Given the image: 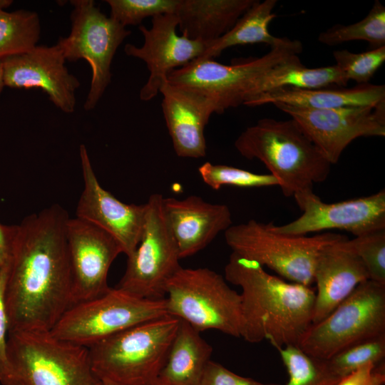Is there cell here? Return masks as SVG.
Listing matches in <instances>:
<instances>
[{
	"label": "cell",
	"mask_w": 385,
	"mask_h": 385,
	"mask_svg": "<svg viewBox=\"0 0 385 385\" xmlns=\"http://www.w3.org/2000/svg\"><path fill=\"white\" fill-rule=\"evenodd\" d=\"M68 212L55 204L11 225L4 301L9 333L50 332L71 306Z\"/></svg>",
	"instance_id": "6da1fadb"
},
{
	"label": "cell",
	"mask_w": 385,
	"mask_h": 385,
	"mask_svg": "<svg viewBox=\"0 0 385 385\" xmlns=\"http://www.w3.org/2000/svg\"><path fill=\"white\" fill-rule=\"evenodd\" d=\"M225 279L242 289L241 337L250 343L267 340L276 349L299 345L312 324L311 286L286 282L235 252L225 267Z\"/></svg>",
	"instance_id": "7a4b0ae2"
},
{
	"label": "cell",
	"mask_w": 385,
	"mask_h": 385,
	"mask_svg": "<svg viewBox=\"0 0 385 385\" xmlns=\"http://www.w3.org/2000/svg\"><path fill=\"white\" fill-rule=\"evenodd\" d=\"M244 158L261 161L286 197L325 181L332 165L292 118H265L247 128L235 141Z\"/></svg>",
	"instance_id": "3957f363"
},
{
	"label": "cell",
	"mask_w": 385,
	"mask_h": 385,
	"mask_svg": "<svg viewBox=\"0 0 385 385\" xmlns=\"http://www.w3.org/2000/svg\"><path fill=\"white\" fill-rule=\"evenodd\" d=\"M179 324V319L168 314L88 347L94 373L116 385H150L166 362Z\"/></svg>",
	"instance_id": "277c9868"
},
{
	"label": "cell",
	"mask_w": 385,
	"mask_h": 385,
	"mask_svg": "<svg viewBox=\"0 0 385 385\" xmlns=\"http://www.w3.org/2000/svg\"><path fill=\"white\" fill-rule=\"evenodd\" d=\"M165 300L168 315L200 332L215 329L242 337L241 295L209 268L181 267L168 282Z\"/></svg>",
	"instance_id": "5b68a950"
},
{
	"label": "cell",
	"mask_w": 385,
	"mask_h": 385,
	"mask_svg": "<svg viewBox=\"0 0 385 385\" xmlns=\"http://www.w3.org/2000/svg\"><path fill=\"white\" fill-rule=\"evenodd\" d=\"M7 342L13 381L24 385H102L86 346L43 331L9 332Z\"/></svg>",
	"instance_id": "8992f818"
},
{
	"label": "cell",
	"mask_w": 385,
	"mask_h": 385,
	"mask_svg": "<svg viewBox=\"0 0 385 385\" xmlns=\"http://www.w3.org/2000/svg\"><path fill=\"white\" fill-rule=\"evenodd\" d=\"M347 237L325 232L312 237L274 231L270 223L255 220L232 225L225 231L227 245L240 256L254 260L292 282L311 286L319 251Z\"/></svg>",
	"instance_id": "52a82bcc"
},
{
	"label": "cell",
	"mask_w": 385,
	"mask_h": 385,
	"mask_svg": "<svg viewBox=\"0 0 385 385\" xmlns=\"http://www.w3.org/2000/svg\"><path fill=\"white\" fill-rule=\"evenodd\" d=\"M385 334V285L370 279L359 284L329 315L312 324L298 346L327 360L356 343Z\"/></svg>",
	"instance_id": "ba28073f"
},
{
	"label": "cell",
	"mask_w": 385,
	"mask_h": 385,
	"mask_svg": "<svg viewBox=\"0 0 385 385\" xmlns=\"http://www.w3.org/2000/svg\"><path fill=\"white\" fill-rule=\"evenodd\" d=\"M302 51L301 41L286 37L283 43L270 48L264 56L241 63L225 65L213 58H195L171 71L167 81L210 98L216 106V113H222L243 104L262 74Z\"/></svg>",
	"instance_id": "9c48e42d"
},
{
	"label": "cell",
	"mask_w": 385,
	"mask_h": 385,
	"mask_svg": "<svg viewBox=\"0 0 385 385\" xmlns=\"http://www.w3.org/2000/svg\"><path fill=\"white\" fill-rule=\"evenodd\" d=\"M165 315V299L150 300L110 288L99 297L71 305L50 333L88 348L131 327Z\"/></svg>",
	"instance_id": "30bf717a"
},
{
	"label": "cell",
	"mask_w": 385,
	"mask_h": 385,
	"mask_svg": "<svg viewBox=\"0 0 385 385\" xmlns=\"http://www.w3.org/2000/svg\"><path fill=\"white\" fill-rule=\"evenodd\" d=\"M163 196L153 194L145 203L141 240L128 257L124 274L115 287L150 300L164 299L167 284L181 267L177 243L168 223Z\"/></svg>",
	"instance_id": "8fae6325"
},
{
	"label": "cell",
	"mask_w": 385,
	"mask_h": 385,
	"mask_svg": "<svg viewBox=\"0 0 385 385\" xmlns=\"http://www.w3.org/2000/svg\"><path fill=\"white\" fill-rule=\"evenodd\" d=\"M71 30L60 37L57 45L66 61L84 59L92 70L91 86L84 109H93L111 81L114 55L130 31L106 16L93 0H72Z\"/></svg>",
	"instance_id": "7c38bea8"
},
{
	"label": "cell",
	"mask_w": 385,
	"mask_h": 385,
	"mask_svg": "<svg viewBox=\"0 0 385 385\" xmlns=\"http://www.w3.org/2000/svg\"><path fill=\"white\" fill-rule=\"evenodd\" d=\"M302 211L294 220L271 228L280 234L304 236L310 232L339 230L355 237L385 229V191L337 202H324L314 192L305 189L293 195Z\"/></svg>",
	"instance_id": "4fadbf2b"
},
{
	"label": "cell",
	"mask_w": 385,
	"mask_h": 385,
	"mask_svg": "<svg viewBox=\"0 0 385 385\" xmlns=\"http://www.w3.org/2000/svg\"><path fill=\"white\" fill-rule=\"evenodd\" d=\"M274 106L299 125L331 165L339 161L344 149L356 138L385 135V103L332 109Z\"/></svg>",
	"instance_id": "5bb4252c"
},
{
	"label": "cell",
	"mask_w": 385,
	"mask_h": 385,
	"mask_svg": "<svg viewBox=\"0 0 385 385\" xmlns=\"http://www.w3.org/2000/svg\"><path fill=\"white\" fill-rule=\"evenodd\" d=\"M66 239L71 270V305L107 292L108 274L123 253L118 241L106 231L84 220L69 218Z\"/></svg>",
	"instance_id": "9a60e30c"
},
{
	"label": "cell",
	"mask_w": 385,
	"mask_h": 385,
	"mask_svg": "<svg viewBox=\"0 0 385 385\" xmlns=\"http://www.w3.org/2000/svg\"><path fill=\"white\" fill-rule=\"evenodd\" d=\"M178 19L175 14L155 16L152 18L150 29L139 26L144 37L143 46L128 43L124 47L126 55L143 61L150 71L147 82L140 91V98L143 101L157 96L171 71L199 58L205 49L206 43L178 35Z\"/></svg>",
	"instance_id": "2e32d148"
},
{
	"label": "cell",
	"mask_w": 385,
	"mask_h": 385,
	"mask_svg": "<svg viewBox=\"0 0 385 385\" xmlns=\"http://www.w3.org/2000/svg\"><path fill=\"white\" fill-rule=\"evenodd\" d=\"M84 187L76 207V217L96 225L112 235L122 252L130 256L143 235L145 203L127 204L115 198L98 183L84 145L79 149Z\"/></svg>",
	"instance_id": "e0dca14e"
},
{
	"label": "cell",
	"mask_w": 385,
	"mask_h": 385,
	"mask_svg": "<svg viewBox=\"0 0 385 385\" xmlns=\"http://www.w3.org/2000/svg\"><path fill=\"white\" fill-rule=\"evenodd\" d=\"M60 47L36 46L31 50L1 59L5 86L41 88L64 113H73L80 81L70 73Z\"/></svg>",
	"instance_id": "ac0fdd59"
},
{
	"label": "cell",
	"mask_w": 385,
	"mask_h": 385,
	"mask_svg": "<svg viewBox=\"0 0 385 385\" xmlns=\"http://www.w3.org/2000/svg\"><path fill=\"white\" fill-rule=\"evenodd\" d=\"M161 107L175 153L178 157L201 158L206 155L205 128L212 113L213 101L195 91L166 81L160 89Z\"/></svg>",
	"instance_id": "d6986e66"
},
{
	"label": "cell",
	"mask_w": 385,
	"mask_h": 385,
	"mask_svg": "<svg viewBox=\"0 0 385 385\" xmlns=\"http://www.w3.org/2000/svg\"><path fill=\"white\" fill-rule=\"evenodd\" d=\"M163 205L180 259L201 251L232 225L227 205L211 203L197 195L181 200L163 197Z\"/></svg>",
	"instance_id": "ffe728a7"
},
{
	"label": "cell",
	"mask_w": 385,
	"mask_h": 385,
	"mask_svg": "<svg viewBox=\"0 0 385 385\" xmlns=\"http://www.w3.org/2000/svg\"><path fill=\"white\" fill-rule=\"evenodd\" d=\"M348 240L327 245L318 254L314 270L317 291L312 324L324 319L359 284L369 279L364 263Z\"/></svg>",
	"instance_id": "44dd1931"
},
{
	"label": "cell",
	"mask_w": 385,
	"mask_h": 385,
	"mask_svg": "<svg viewBox=\"0 0 385 385\" xmlns=\"http://www.w3.org/2000/svg\"><path fill=\"white\" fill-rule=\"evenodd\" d=\"M275 103L313 109L376 107L385 103V86L366 83L350 88H282L260 94L243 105L259 106Z\"/></svg>",
	"instance_id": "7402d4cb"
},
{
	"label": "cell",
	"mask_w": 385,
	"mask_h": 385,
	"mask_svg": "<svg viewBox=\"0 0 385 385\" xmlns=\"http://www.w3.org/2000/svg\"><path fill=\"white\" fill-rule=\"evenodd\" d=\"M256 0H178L175 15L182 35L205 43L227 33Z\"/></svg>",
	"instance_id": "603a6c76"
},
{
	"label": "cell",
	"mask_w": 385,
	"mask_h": 385,
	"mask_svg": "<svg viewBox=\"0 0 385 385\" xmlns=\"http://www.w3.org/2000/svg\"><path fill=\"white\" fill-rule=\"evenodd\" d=\"M212 352L200 332L180 319L168 359L155 381L164 385H200Z\"/></svg>",
	"instance_id": "cb8c5ba5"
},
{
	"label": "cell",
	"mask_w": 385,
	"mask_h": 385,
	"mask_svg": "<svg viewBox=\"0 0 385 385\" xmlns=\"http://www.w3.org/2000/svg\"><path fill=\"white\" fill-rule=\"evenodd\" d=\"M348 81L335 64L310 68L302 64L299 55H294L274 66L257 78L246 101L278 88L317 89L332 86L344 87Z\"/></svg>",
	"instance_id": "d4e9b609"
},
{
	"label": "cell",
	"mask_w": 385,
	"mask_h": 385,
	"mask_svg": "<svg viewBox=\"0 0 385 385\" xmlns=\"http://www.w3.org/2000/svg\"><path fill=\"white\" fill-rule=\"evenodd\" d=\"M277 0H256L235 25L220 38L206 43L202 58H213L232 46L265 43L270 48L283 43L286 37H276L269 31V26L276 17L273 12Z\"/></svg>",
	"instance_id": "484cf974"
},
{
	"label": "cell",
	"mask_w": 385,
	"mask_h": 385,
	"mask_svg": "<svg viewBox=\"0 0 385 385\" xmlns=\"http://www.w3.org/2000/svg\"><path fill=\"white\" fill-rule=\"evenodd\" d=\"M40 32L37 13L24 9L0 11V60L34 48Z\"/></svg>",
	"instance_id": "4316f807"
},
{
	"label": "cell",
	"mask_w": 385,
	"mask_h": 385,
	"mask_svg": "<svg viewBox=\"0 0 385 385\" xmlns=\"http://www.w3.org/2000/svg\"><path fill=\"white\" fill-rule=\"evenodd\" d=\"M318 41L327 46H336L351 41H365L373 48L385 46L384 6L376 0L364 19L349 25H334L320 33Z\"/></svg>",
	"instance_id": "83f0119b"
},
{
	"label": "cell",
	"mask_w": 385,
	"mask_h": 385,
	"mask_svg": "<svg viewBox=\"0 0 385 385\" xmlns=\"http://www.w3.org/2000/svg\"><path fill=\"white\" fill-rule=\"evenodd\" d=\"M277 350L288 374L286 385H337L341 379L331 371L327 360L311 356L298 346Z\"/></svg>",
	"instance_id": "f1b7e54d"
},
{
	"label": "cell",
	"mask_w": 385,
	"mask_h": 385,
	"mask_svg": "<svg viewBox=\"0 0 385 385\" xmlns=\"http://www.w3.org/2000/svg\"><path fill=\"white\" fill-rule=\"evenodd\" d=\"M385 358V334L350 346L327 360L331 371L339 379L369 364H378Z\"/></svg>",
	"instance_id": "f546056e"
},
{
	"label": "cell",
	"mask_w": 385,
	"mask_h": 385,
	"mask_svg": "<svg viewBox=\"0 0 385 385\" xmlns=\"http://www.w3.org/2000/svg\"><path fill=\"white\" fill-rule=\"evenodd\" d=\"M202 181L217 190L225 185L239 188L278 186L277 180L271 174H258L241 168L205 162L198 169Z\"/></svg>",
	"instance_id": "4dcf8cb0"
},
{
	"label": "cell",
	"mask_w": 385,
	"mask_h": 385,
	"mask_svg": "<svg viewBox=\"0 0 385 385\" xmlns=\"http://www.w3.org/2000/svg\"><path fill=\"white\" fill-rule=\"evenodd\" d=\"M333 56L335 65L348 81H354L357 85L366 84L385 61V46L362 53L337 50Z\"/></svg>",
	"instance_id": "1f68e13d"
},
{
	"label": "cell",
	"mask_w": 385,
	"mask_h": 385,
	"mask_svg": "<svg viewBox=\"0 0 385 385\" xmlns=\"http://www.w3.org/2000/svg\"><path fill=\"white\" fill-rule=\"evenodd\" d=\"M178 0H106L110 17L123 25H139L147 17L175 14Z\"/></svg>",
	"instance_id": "d6a6232c"
},
{
	"label": "cell",
	"mask_w": 385,
	"mask_h": 385,
	"mask_svg": "<svg viewBox=\"0 0 385 385\" xmlns=\"http://www.w3.org/2000/svg\"><path fill=\"white\" fill-rule=\"evenodd\" d=\"M348 242L364 263L369 279L385 285V229L356 236Z\"/></svg>",
	"instance_id": "836d02e7"
},
{
	"label": "cell",
	"mask_w": 385,
	"mask_h": 385,
	"mask_svg": "<svg viewBox=\"0 0 385 385\" xmlns=\"http://www.w3.org/2000/svg\"><path fill=\"white\" fill-rule=\"evenodd\" d=\"M6 267H0V382L7 385L13 381L8 358L9 320L4 301Z\"/></svg>",
	"instance_id": "e575fe53"
},
{
	"label": "cell",
	"mask_w": 385,
	"mask_h": 385,
	"mask_svg": "<svg viewBox=\"0 0 385 385\" xmlns=\"http://www.w3.org/2000/svg\"><path fill=\"white\" fill-rule=\"evenodd\" d=\"M200 385H277L264 384L238 375L221 364L210 360L203 373Z\"/></svg>",
	"instance_id": "d590c367"
},
{
	"label": "cell",
	"mask_w": 385,
	"mask_h": 385,
	"mask_svg": "<svg viewBox=\"0 0 385 385\" xmlns=\"http://www.w3.org/2000/svg\"><path fill=\"white\" fill-rule=\"evenodd\" d=\"M384 361L366 364L340 379L337 385H384Z\"/></svg>",
	"instance_id": "8d00e7d4"
},
{
	"label": "cell",
	"mask_w": 385,
	"mask_h": 385,
	"mask_svg": "<svg viewBox=\"0 0 385 385\" xmlns=\"http://www.w3.org/2000/svg\"><path fill=\"white\" fill-rule=\"evenodd\" d=\"M11 225L0 223V267L7 261L10 240Z\"/></svg>",
	"instance_id": "74e56055"
},
{
	"label": "cell",
	"mask_w": 385,
	"mask_h": 385,
	"mask_svg": "<svg viewBox=\"0 0 385 385\" xmlns=\"http://www.w3.org/2000/svg\"><path fill=\"white\" fill-rule=\"evenodd\" d=\"M13 4L11 0H0V11H5Z\"/></svg>",
	"instance_id": "f35d334b"
},
{
	"label": "cell",
	"mask_w": 385,
	"mask_h": 385,
	"mask_svg": "<svg viewBox=\"0 0 385 385\" xmlns=\"http://www.w3.org/2000/svg\"><path fill=\"white\" fill-rule=\"evenodd\" d=\"M4 86L5 85L4 82L2 63H1V60H0V94Z\"/></svg>",
	"instance_id": "ab89813d"
},
{
	"label": "cell",
	"mask_w": 385,
	"mask_h": 385,
	"mask_svg": "<svg viewBox=\"0 0 385 385\" xmlns=\"http://www.w3.org/2000/svg\"><path fill=\"white\" fill-rule=\"evenodd\" d=\"M7 385H24V384L20 382L19 381L14 380Z\"/></svg>",
	"instance_id": "60d3db41"
},
{
	"label": "cell",
	"mask_w": 385,
	"mask_h": 385,
	"mask_svg": "<svg viewBox=\"0 0 385 385\" xmlns=\"http://www.w3.org/2000/svg\"><path fill=\"white\" fill-rule=\"evenodd\" d=\"M103 383L104 384V385H116L113 383H111V382H109V381H103Z\"/></svg>",
	"instance_id": "b9f144b4"
},
{
	"label": "cell",
	"mask_w": 385,
	"mask_h": 385,
	"mask_svg": "<svg viewBox=\"0 0 385 385\" xmlns=\"http://www.w3.org/2000/svg\"><path fill=\"white\" fill-rule=\"evenodd\" d=\"M150 385H164V384H162L158 382L157 381H155L154 382H153Z\"/></svg>",
	"instance_id": "7bdbcfd3"
},
{
	"label": "cell",
	"mask_w": 385,
	"mask_h": 385,
	"mask_svg": "<svg viewBox=\"0 0 385 385\" xmlns=\"http://www.w3.org/2000/svg\"><path fill=\"white\" fill-rule=\"evenodd\" d=\"M102 385H104V384L103 383V381H102Z\"/></svg>",
	"instance_id": "ee69618b"
}]
</instances>
